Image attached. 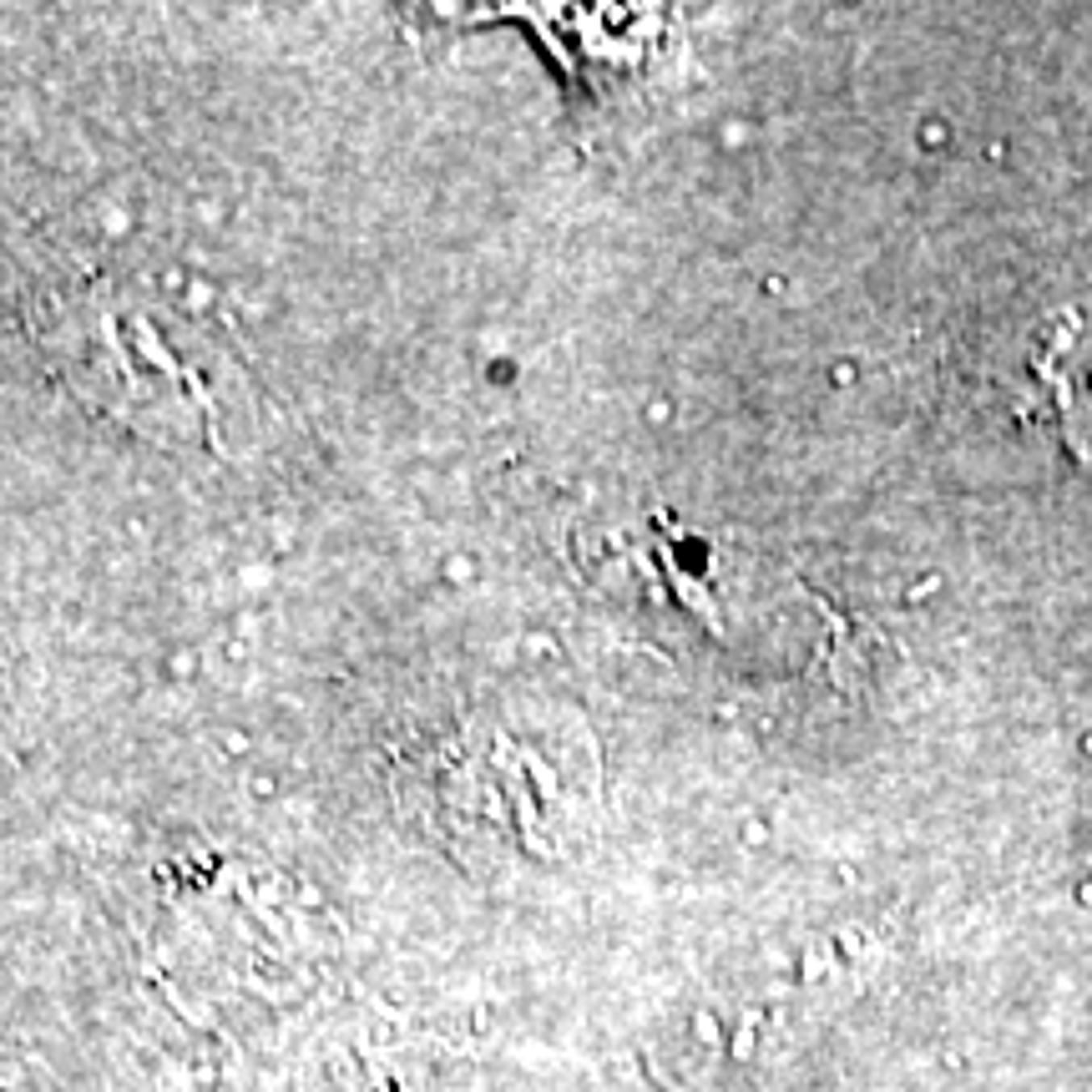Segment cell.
I'll list each match as a JSON object with an SVG mask.
<instances>
[{
	"mask_svg": "<svg viewBox=\"0 0 1092 1092\" xmlns=\"http://www.w3.org/2000/svg\"><path fill=\"white\" fill-rule=\"evenodd\" d=\"M1032 380L1067 450L1092 465V304H1072L1042 329Z\"/></svg>",
	"mask_w": 1092,
	"mask_h": 1092,
	"instance_id": "1",
	"label": "cell"
}]
</instances>
